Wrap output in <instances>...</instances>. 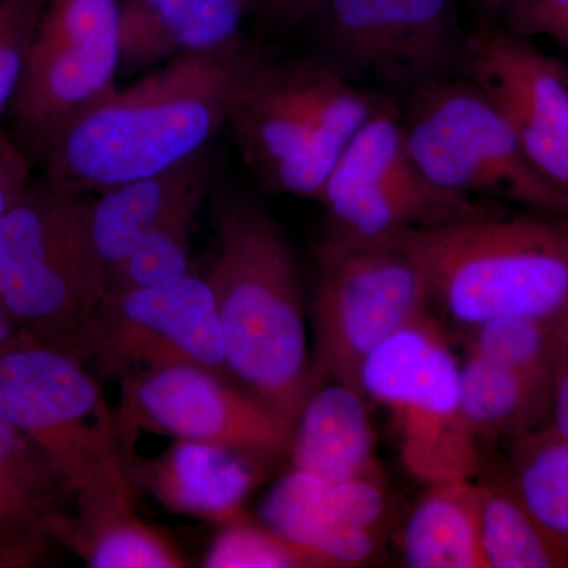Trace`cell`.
Instances as JSON below:
<instances>
[{
  "label": "cell",
  "instance_id": "6da1fadb",
  "mask_svg": "<svg viewBox=\"0 0 568 568\" xmlns=\"http://www.w3.org/2000/svg\"><path fill=\"white\" fill-rule=\"evenodd\" d=\"M237 55H183L115 89L59 134L40 162L71 192L103 193L205 151L226 125Z\"/></svg>",
  "mask_w": 568,
  "mask_h": 568
},
{
  "label": "cell",
  "instance_id": "7a4b0ae2",
  "mask_svg": "<svg viewBox=\"0 0 568 568\" xmlns=\"http://www.w3.org/2000/svg\"><path fill=\"white\" fill-rule=\"evenodd\" d=\"M213 213L216 252L205 282L227 368L250 395L295 424L315 381L293 254L274 220L252 201L222 194Z\"/></svg>",
  "mask_w": 568,
  "mask_h": 568
},
{
  "label": "cell",
  "instance_id": "3957f363",
  "mask_svg": "<svg viewBox=\"0 0 568 568\" xmlns=\"http://www.w3.org/2000/svg\"><path fill=\"white\" fill-rule=\"evenodd\" d=\"M383 97L354 88L327 59H278L246 48L226 126L265 190L316 200Z\"/></svg>",
  "mask_w": 568,
  "mask_h": 568
},
{
  "label": "cell",
  "instance_id": "277c9868",
  "mask_svg": "<svg viewBox=\"0 0 568 568\" xmlns=\"http://www.w3.org/2000/svg\"><path fill=\"white\" fill-rule=\"evenodd\" d=\"M424 276L433 308L465 327L555 320L568 290V220L491 207L390 239Z\"/></svg>",
  "mask_w": 568,
  "mask_h": 568
},
{
  "label": "cell",
  "instance_id": "5b68a950",
  "mask_svg": "<svg viewBox=\"0 0 568 568\" xmlns=\"http://www.w3.org/2000/svg\"><path fill=\"white\" fill-rule=\"evenodd\" d=\"M91 204L44 179L0 216V306L18 332L81 362L108 286Z\"/></svg>",
  "mask_w": 568,
  "mask_h": 568
},
{
  "label": "cell",
  "instance_id": "8992f818",
  "mask_svg": "<svg viewBox=\"0 0 568 568\" xmlns=\"http://www.w3.org/2000/svg\"><path fill=\"white\" fill-rule=\"evenodd\" d=\"M0 416L69 481L74 514L132 510L118 417L81 361L17 332L0 346Z\"/></svg>",
  "mask_w": 568,
  "mask_h": 568
},
{
  "label": "cell",
  "instance_id": "52a82bcc",
  "mask_svg": "<svg viewBox=\"0 0 568 568\" xmlns=\"http://www.w3.org/2000/svg\"><path fill=\"white\" fill-rule=\"evenodd\" d=\"M403 118L410 155L435 185L568 220V190L530 163L506 119L469 78L418 84Z\"/></svg>",
  "mask_w": 568,
  "mask_h": 568
},
{
  "label": "cell",
  "instance_id": "ba28073f",
  "mask_svg": "<svg viewBox=\"0 0 568 568\" xmlns=\"http://www.w3.org/2000/svg\"><path fill=\"white\" fill-rule=\"evenodd\" d=\"M327 219L325 244H381L417 227L487 211L485 200L435 185L407 148L405 118L383 99L343 153L317 197Z\"/></svg>",
  "mask_w": 568,
  "mask_h": 568
},
{
  "label": "cell",
  "instance_id": "9c48e42d",
  "mask_svg": "<svg viewBox=\"0 0 568 568\" xmlns=\"http://www.w3.org/2000/svg\"><path fill=\"white\" fill-rule=\"evenodd\" d=\"M457 358L432 312L410 321L366 357L358 388L394 414L403 463L426 484L476 473V435L459 410Z\"/></svg>",
  "mask_w": 568,
  "mask_h": 568
},
{
  "label": "cell",
  "instance_id": "30bf717a",
  "mask_svg": "<svg viewBox=\"0 0 568 568\" xmlns=\"http://www.w3.org/2000/svg\"><path fill=\"white\" fill-rule=\"evenodd\" d=\"M315 387L358 388L369 354L410 321L432 312L417 265L399 246L381 244L317 248ZM361 390V388H358Z\"/></svg>",
  "mask_w": 568,
  "mask_h": 568
},
{
  "label": "cell",
  "instance_id": "8fae6325",
  "mask_svg": "<svg viewBox=\"0 0 568 568\" xmlns=\"http://www.w3.org/2000/svg\"><path fill=\"white\" fill-rule=\"evenodd\" d=\"M119 9L121 0H48L9 106L36 159L118 89Z\"/></svg>",
  "mask_w": 568,
  "mask_h": 568
},
{
  "label": "cell",
  "instance_id": "7c38bea8",
  "mask_svg": "<svg viewBox=\"0 0 568 568\" xmlns=\"http://www.w3.org/2000/svg\"><path fill=\"white\" fill-rule=\"evenodd\" d=\"M315 26L327 61L413 91L465 70L457 0H323Z\"/></svg>",
  "mask_w": 568,
  "mask_h": 568
},
{
  "label": "cell",
  "instance_id": "4fadbf2b",
  "mask_svg": "<svg viewBox=\"0 0 568 568\" xmlns=\"http://www.w3.org/2000/svg\"><path fill=\"white\" fill-rule=\"evenodd\" d=\"M110 376L193 366L233 379L215 298L205 278L104 295L93 317L88 357Z\"/></svg>",
  "mask_w": 568,
  "mask_h": 568
},
{
  "label": "cell",
  "instance_id": "5bb4252c",
  "mask_svg": "<svg viewBox=\"0 0 568 568\" xmlns=\"http://www.w3.org/2000/svg\"><path fill=\"white\" fill-rule=\"evenodd\" d=\"M122 383L118 426L125 458L132 455L138 428L233 448L253 458L291 450L294 422L222 376L173 366L126 376Z\"/></svg>",
  "mask_w": 568,
  "mask_h": 568
},
{
  "label": "cell",
  "instance_id": "9a60e30c",
  "mask_svg": "<svg viewBox=\"0 0 568 568\" xmlns=\"http://www.w3.org/2000/svg\"><path fill=\"white\" fill-rule=\"evenodd\" d=\"M466 77L503 114L530 163L568 190V69L500 24L467 36Z\"/></svg>",
  "mask_w": 568,
  "mask_h": 568
},
{
  "label": "cell",
  "instance_id": "2e32d148",
  "mask_svg": "<svg viewBox=\"0 0 568 568\" xmlns=\"http://www.w3.org/2000/svg\"><path fill=\"white\" fill-rule=\"evenodd\" d=\"M386 511L379 476L328 480L294 469L265 496L260 515L265 528L343 568L375 558Z\"/></svg>",
  "mask_w": 568,
  "mask_h": 568
},
{
  "label": "cell",
  "instance_id": "e0dca14e",
  "mask_svg": "<svg viewBox=\"0 0 568 568\" xmlns=\"http://www.w3.org/2000/svg\"><path fill=\"white\" fill-rule=\"evenodd\" d=\"M254 0H121L119 65L129 71L183 55H237Z\"/></svg>",
  "mask_w": 568,
  "mask_h": 568
},
{
  "label": "cell",
  "instance_id": "ac0fdd59",
  "mask_svg": "<svg viewBox=\"0 0 568 568\" xmlns=\"http://www.w3.org/2000/svg\"><path fill=\"white\" fill-rule=\"evenodd\" d=\"M77 495L47 455L0 416V545L33 567L71 518Z\"/></svg>",
  "mask_w": 568,
  "mask_h": 568
},
{
  "label": "cell",
  "instance_id": "d6986e66",
  "mask_svg": "<svg viewBox=\"0 0 568 568\" xmlns=\"http://www.w3.org/2000/svg\"><path fill=\"white\" fill-rule=\"evenodd\" d=\"M250 455L215 444L178 439L160 457L125 458L130 484L136 481L174 514L220 521L237 517L252 491L256 470Z\"/></svg>",
  "mask_w": 568,
  "mask_h": 568
},
{
  "label": "cell",
  "instance_id": "ffe728a7",
  "mask_svg": "<svg viewBox=\"0 0 568 568\" xmlns=\"http://www.w3.org/2000/svg\"><path fill=\"white\" fill-rule=\"evenodd\" d=\"M209 153L162 173L123 183L92 197L91 231L104 267L121 263L144 235L189 209H200L207 192Z\"/></svg>",
  "mask_w": 568,
  "mask_h": 568
},
{
  "label": "cell",
  "instance_id": "44dd1931",
  "mask_svg": "<svg viewBox=\"0 0 568 568\" xmlns=\"http://www.w3.org/2000/svg\"><path fill=\"white\" fill-rule=\"evenodd\" d=\"M375 443L365 395L346 384L324 383L306 399L290 452L294 469L345 480L379 476Z\"/></svg>",
  "mask_w": 568,
  "mask_h": 568
},
{
  "label": "cell",
  "instance_id": "7402d4cb",
  "mask_svg": "<svg viewBox=\"0 0 568 568\" xmlns=\"http://www.w3.org/2000/svg\"><path fill=\"white\" fill-rule=\"evenodd\" d=\"M399 549L410 568H488L478 485L469 478L433 484L406 519Z\"/></svg>",
  "mask_w": 568,
  "mask_h": 568
},
{
  "label": "cell",
  "instance_id": "603a6c76",
  "mask_svg": "<svg viewBox=\"0 0 568 568\" xmlns=\"http://www.w3.org/2000/svg\"><path fill=\"white\" fill-rule=\"evenodd\" d=\"M551 406L552 394L481 355L462 366L459 410L476 436H528L547 425Z\"/></svg>",
  "mask_w": 568,
  "mask_h": 568
},
{
  "label": "cell",
  "instance_id": "cb8c5ba5",
  "mask_svg": "<svg viewBox=\"0 0 568 568\" xmlns=\"http://www.w3.org/2000/svg\"><path fill=\"white\" fill-rule=\"evenodd\" d=\"M480 538L488 568H568V547L541 525L514 476L478 484Z\"/></svg>",
  "mask_w": 568,
  "mask_h": 568
},
{
  "label": "cell",
  "instance_id": "d4e9b609",
  "mask_svg": "<svg viewBox=\"0 0 568 568\" xmlns=\"http://www.w3.org/2000/svg\"><path fill=\"white\" fill-rule=\"evenodd\" d=\"M59 541L73 548L93 568H181L186 560L178 548L133 510L73 517Z\"/></svg>",
  "mask_w": 568,
  "mask_h": 568
},
{
  "label": "cell",
  "instance_id": "484cf974",
  "mask_svg": "<svg viewBox=\"0 0 568 568\" xmlns=\"http://www.w3.org/2000/svg\"><path fill=\"white\" fill-rule=\"evenodd\" d=\"M470 353L506 366L534 386L555 395L558 377V331L538 317H500L473 328Z\"/></svg>",
  "mask_w": 568,
  "mask_h": 568
},
{
  "label": "cell",
  "instance_id": "4316f807",
  "mask_svg": "<svg viewBox=\"0 0 568 568\" xmlns=\"http://www.w3.org/2000/svg\"><path fill=\"white\" fill-rule=\"evenodd\" d=\"M511 476L529 510L568 547V440L545 428L519 437Z\"/></svg>",
  "mask_w": 568,
  "mask_h": 568
},
{
  "label": "cell",
  "instance_id": "83f0119b",
  "mask_svg": "<svg viewBox=\"0 0 568 568\" xmlns=\"http://www.w3.org/2000/svg\"><path fill=\"white\" fill-rule=\"evenodd\" d=\"M197 209L179 213L144 235L121 263L108 271L106 294L162 286L189 275L190 233Z\"/></svg>",
  "mask_w": 568,
  "mask_h": 568
},
{
  "label": "cell",
  "instance_id": "f1b7e54d",
  "mask_svg": "<svg viewBox=\"0 0 568 568\" xmlns=\"http://www.w3.org/2000/svg\"><path fill=\"white\" fill-rule=\"evenodd\" d=\"M207 568H338L315 549L284 538L241 515L224 523L204 559Z\"/></svg>",
  "mask_w": 568,
  "mask_h": 568
},
{
  "label": "cell",
  "instance_id": "f546056e",
  "mask_svg": "<svg viewBox=\"0 0 568 568\" xmlns=\"http://www.w3.org/2000/svg\"><path fill=\"white\" fill-rule=\"evenodd\" d=\"M47 2L0 0V115L9 110L20 85Z\"/></svg>",
  "mask_w": 568,
  "mask_h": 568
},
{
  "label": "cell",
  "instance_id": "4dcf8cb0",
  "mask_svg": "<svg viewBox=\"0 0 568 568\" xmlns=\"http://www.w3.org/2000/svg\"><path fill=\"white\" fill-rule=\"evenodd\" d=\"M496 17L507 31L532 40L568 18V0H506Z\"/></svg>",
  "mask_w": 568,
  "mask_h": 568
},
{
  "label": "cell",
  "instance_id": "1f68e13d",
  "mask_svg": "<svg viewBox=\"0 0 568 568\" xmlns=\"http://www.w3.org/2000/svg\"><path fill=\"white\" fill-rule=\"evenodd\" d=\"M323 0H254V14L267 24L293 29L315 17Z\"/></svg>",
  "mask_w": 568,
  "mask_h": 568
},
{
  "label": "cell",
  "instance_id": "d6a6232c",
  "mask_svg": "<svg viewBox=\"0 0 568 568\" xmlns=\"http://www.w3.org/2000/svg\"><path fill=\"white\" fill-rule=\"evenodd\" d=\"M29 174L24 153L11 148L0 155V216L9 212L28 189Z\"/></svg>",
  "mask_w": 568,
  "mask_h": 568
},
{
  "label": "cell",
  "instance_id": "836d02e7",
  "mask_svg": "<svg viewBox=\"0 0 568 568\" xmlns=\"http://www.w3.org/2000/svg\"><path fill=\"white\" fill-rule=\"evenodd\" d=\"M558 345V377H556L551 413H549L547 425L544 428L551 433V435L568 440V336L560 332L559 328Z\"/></svg>",
  "mask_w": 568,
  "mask_h": 568
},
{
  "label": "cell",
  "instance_id": "e575fe53",
  "mask_svg": "<svg viewBox=\"0 0 568 568\" xmlns=\"http://www.w3.org/2000/svg\"><path fill=\"white\" fill-rule=\"evenodd\" d=\"M545 37H548V39L555 40L556 43L568 48V18L559 21L558 24L552 26Z\"/></svg>",
  "mask_w": 568,
  "mask_h": 568
},
{
  "label": "cell",
  "instance_id": "d590c367",
  "mask_svg": "<svg viewBox=\"0 0 568 568\" xmlns=\"http://www.w3.org/2000/svg\"><path fill=\"white\" fill-rule=\"evenodd\" d=\"M17 328H14V325L11 324V321L9 320V316L6 315V312H3L2 306H0V346L3 345V343L9 342L11 336L17 334Z\"/></svg>",
  "mask_w": 568,
  "mask_h": 568
},
{
  "label": "cell",
  "instance_id": "8d00e7d4",
  "mask_svg": "<svg viewBox=\"0 0 568 568\" xmlns=\"http://www.w3.org/2000/svg\"><path fill=\"white\" fill-rule=\"evenodd\" d=\"M551 323L568 336V290L562 306H560L558 315H556L555 320H551Z\"/></svg>",
  "mask_w": 568,
  "mask_h": 568
},
{
  "label": "cell",
  "instance_id": "74e56055",
  "mask_svg": "<svg viewBox=\"0 0 568 568\" xmlns=\"http://www.w3.org/2000/svg\"><path fill=\"white\" fill-rule=\"evenodd\" d=\"M480 9L485 11V13L493 14L496 17L497 11L500 10V7L506 3V0H476Z\"/></svg>",
  "mask_w": 568,
  "mask_h": 568
},
{
  "label": "cell",
  "instance_id": "f35d334b",
  "mask_svg": "<svg viewBox=\"0 0 568 568\" xmlns=\"http://www.w3.org/2000/svg\"><path fill=\"white\" fill-rule=\"evenodd\" d=\"M0 568H18L17 560L0 545Z\"/></svg>",
  "mask_w": 568,
  "mask_h": 568
},
{
  "label": "cell",
  "instance_id": "ab89813d",
  "mask_svg": "<svg viewBox=\"0 0 568 568\" xmlns=\"http://www.w3.org/2000/svg\"><path fill=\"white\" fill-rule=\"evenodd\" d=\"M11 148H13V144H10V141L3 136V133H0V155L7 151H10Z\"/></svg>",
  "mask_w": 568,
  "mask_h": 568
}]
</instances>
